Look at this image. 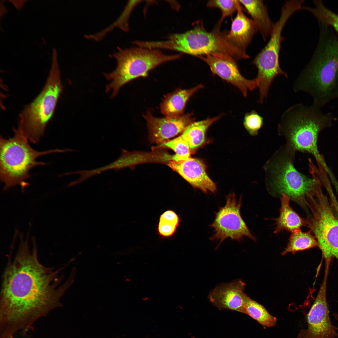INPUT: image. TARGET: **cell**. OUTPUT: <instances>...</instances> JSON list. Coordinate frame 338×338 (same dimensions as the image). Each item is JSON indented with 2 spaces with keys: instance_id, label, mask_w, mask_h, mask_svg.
Returning a JSON list of instances; mask_svg holds the SVG:
<instances>
[{
  "instance_id": "cell-8",
  "label": "cell",
  "mask_w": 338,
  "mask_h": 338,
  "mask_svg": "<svg viewBox=\"0 0 338 338\" xmlns=\"http://www.w3.org/2000/svg\"><path fill=\"white\" fill-rule=\"evenodd\" d=\"M111 55L117 62L115 69L104 75L110 82L106 86V92L112 91L111 98L115 96L120 88L131 80L140 77H146L149 72L166 62L181 58V54L166 55L158 49L136 46L122 49Z\"/></svg>"
},
{
  "instance_id": "cell-18",
  "label": "cell",
  "mask_w": 338,
  "mask_h": 338,
  "mask_svg": "<svg viewBox=\"0 0 338 338\" xmlns=\"http://www.w3.org/2000/svg\"><path fill=\"white\" fill-rule=\"evenodd\" d=\"M203 85L200 84L188 89H178L165 96L161 103V113L167 117H175L183 114L186 104L190 97Z\"/></svg>"
},
{
  "instance_id": "cell-6",
  "label": "cell",
  "mask_w": 338,
  "mask_h": 338,
  "mask_svg": "<svg viewBox=\"0 0 338 338\" xmlns=\"http://www.w3.org/2000/svg\"><path fill=\"white\" fill-rule=\"evenodd\" d=\"M295 151L285 144L275 152L264 165L267 183L274 190L286 195L302 207L306 197L314 191L319 181L299 172L294 166Z\"/></svg>"
},
{
  "instance_id": "cell-15",
  "label": "cell",
  "mask_w": 338,
  "mask_h": 338,
  "mask_svg": "<svg viewBox=\"0 0 338 338\" xmlns=\"http://www.w3.org/2000/svg\"><path fill=\"white\" fill-rule=\"evenodd\" d=\"M245 284L240 280L222 284L210 292L208 299L219 310H227L246 314L248 296L244 292Z\"/></svg>"
},
{
  "instance_id": "cell-27",
  "label": "cell",
  "mask_w": 338,
  "mask_h": 338,
  "mask_svg": "<svg viewBox=\"0 0 338 338\" xmlns=\"http://www.w3.org/2000/svg\"><path fill=\"white\" fill-rule=\"evenodd\" d=\"M238 3L239 1L236 0H211L207 2L206 5L208 8H217L221 10L222 15L219 22L221 24L225 18L237 12Z\"/></svg>"
},
{
  "instance_id": "cell-16",
  "label": "cell",
  "mask_w": 338,
  "mask_h": 338,
  "mask_svg": "<svg viewBox=\"0 0 338 338\" xmlns=\"http://www.w3.org/2000/svg\"><path fill=\"white\" fill-rule=\"evenodd\" d=\"M168 165L195 188L206 193H214L216 184L207 174L205 164L201 160L191 157L180 161H171Z\"/></svg>"
},
{
  "instance_id": "cell-13",
  "label": "cell",
  "mask_w": 338,
  "mask_h": 338,
  "mask_svg": "<svg viewBox=\"0 0 338 338\" xmlns=\"http://www.w3.org/2000/svg\"><path fill=\"white\" fill-rule=\"evenodd\" d=\"M204 61L213 74L236 87L246 97L248 90L253 91L258 87L256 78H245L241 74L235 59L221 53H215L197 57Z\"/></svg>"
},
{
  "instance_id": "cell-7",
  "label": "cell",
  "mask_w": 338,
  "mask_h": 338,
  "mask_svg": "<svg viewBox=\"0 0 338 338\" xmlns=\"http://www.w3.org/2000/svg\"><path fill=\"white\" fill-rule=\"evenodd\" d=\"M218 23L212 32L207 31L202 23L197 22L194 28L185 32L170 35L165 41H156L155 48L179 52L196 57L215 53L230 55L234 59H246L249 56L233 46L221 32Z\"/></svg>"
},
{
  "instance_id": "cell-17",
  "label": "cell",
  "mask_w": 338,
  "mask_h": 338,
  "mask_svg": "<svg viewBox=\"0 0 338 338\" xmlns=\"http://www.w3.org/2000/svg\"><path fill=\"white\" fill-rule=\"evenodd\" d=\"M242 8L239 1L236 16L230 30L225 33V35L226 39L233 46L246 53V49L258 31L253 20L244 14Z\"/></svg>"
},
{
  "instance_id": "cell-31",
  "label": "cell",
  "mask_w": 338,
  "mask_h": 338,
  "mask_svg": "<svg viewBox=\"0 0 338 338\" xmlns=\"http://www.w3.org/2000/svg\"><path fill=\"white\" fill-rule=\"evenodd\" d=\"M333 315L335 318L338 322V315L336 313H335L333 314ZM336 329L338 330V327H336Z\"/></svg>"
},
{
  "instance_id": "cell-1",
  "label": "cell",
  "mask_w": 338,
  "mask_h": 338,
  "mask_svg": "<svg viewBox=\"0 0 338 338\" xmlns=\"http://www.w3.org/2000/svg\"><path fill=\"white\" fill-rule=\"evenodd\" d=\"M21 238L13 260L3 276L0 301V338L27 331L39 318L62 306L60 299L71 284L62 283L61 269L46 267L39 262L35 241L32 251L28 240Z\"/></svg>"
},
{
  "instance_id": "cell-11",
  "label": "cell",
  "mask_w": 338,
  "mask_h": 338,
  "mask_svg": "<svg viewBox=\"0 0 338 338\" xmlns=\"http://www.w3.org/2000/svg\"><path fill=\"white\" fill-rule=\"evenodd\" d=\"M241 205L242 196L238 201L233 192L226 196L225 205L216 213L214 221L210 225L213 229L211 240L218 241L219 244L228 238L240 241L246 236L256 240L241 217Z\"/></svg>"
},
{
  "instance_id": "cell-22",
  "label": "cell",
  "mask_w": 338,
  "mask_h": 338,
  "mask_svg": "<svg viewBox=\"0 0 338 338\" xmlns=\"http://www.w3.org/2000/svg\"><path fill=\"white\" fill-rule=\"evenodd\" d=\"M317 246H318V242L310 231L302 232L300 229L292 233L289 243L281 254L284 255L289 253L294 254Z\"/></svg>"
},
{
  "instance_id": "cell-10",
  "label": "cell",
  "mask_w": 338,
  "mask_h": 338,
  "mask_svg": "<svg viewBox=\"0 0 338 338\" xmlns=\"http://www.w3.org/2000/svg\"><path fill=\"white\" fill-rule=\"evenodd\" d=\"M327 196L323 193L320 184L313 194L306 197V205L310 216L305 220V225L313 234L326 260L332 257L338 260V217L334 213Z\"/></svg>"
},
{
  "instance_id": "cell-2",
  "label": "cell",
  "mask_w": 338,
  "mask_h": 338,
  "mask_svg": "<svg viewBox=\"0 0 338 338\" xmlns=\"http://www.w3.org/2000/svg\"><path fill=\"white\" fill-rule=\"evenodd\" d=\"M319 23L317 47L295 80L293 89L308 94L313 103L321 108L338 98V34L330 26Z\"/></svg>"
},
{
  "instance_id": "cell-20",
  "label": "cell",
  "mask_w": 338,
  "mask_h": 338,
  "mask_svg": "<svg viewBox=\"0 0 338 338\" xmlns=\"http://www.w3.org/2000/svg\"><path fill=\"white\" fill-rule=\"evenodd\" d=\"M281 206L280 214L274 219L276 226L274 232L277 233L284 230L293 233L300 229L305 225V221L289 205V197L285 194H281L280 197Z\"/></svg>"
},
{
  "instance_id": "cell-26",
  "label": "cell",
  "mask_w": 338,
  "mask_h": 338,
  "mask_svg": "<svg viewBox=\"0 0 338 338\" xmlns=\"http://www.w3.org/2000/svg\"><path fill=\"white\" fill-rule=\"evenodd\" d=\"M159 146L171 149L175 152V154L173 156L172 160L180 161L191 157L192 153L189 146L181 135L172 140L162 143Z\"/></svg>"
},
{
  "instance_id": "cell-32",
  "label": "cell",
  "mask_w": 338,
  "mask_h": 338,
  "mask_svg": "<svg viewBox=\"0 0 338 338\" xmlns=\"http://www.w3.org/2000/svg\"><path fill=\"white\" fill-rule=\"evenodd\" d=\"M191 338H195L194 337L192 336V337H191Z\"/></svg>"
},
{
  "instance_id": "cell-28",
  "label": "cell",
  "mask_w": 338,
  "mask_h": 338,
  "mask_svg": "<svg viewBox=\"0 0 338 338\" xmlns=\"http://www.w3.org/2000/svg\"><path fill=\"white\" fill-rule=\"evenodd\" d=\"M263 123V118L254 110L247 113L244 117L243 124L244 127L253 136L258 134Z\"/></svg>"
},
{
  "instance_id": "cell-29",
  "label": "cell",
  "mask_w": 338,
  "mask_h": 338,
  "mask_svg": "<svg viewBox=\"0 0 338 338\" xmlns=\"http://www.w3.org/2000/svg\"><path fill=\"white\" fill-rule=\"evenodd\" d=\"M331 204L335 211L338 217V202L333 192L329 194Z\"/></svg>"
},
{
  "instance_id": "cell-23",
  "label": "cell",
  "mask_w": 338,
  "mask_h": 338,
  "mask_svg": "<svg viewBox=\"0 0 338 338\" xmlns=\"http://www.w3.org/2000/svg\"><path fill=\"white\" fill-rule=\"evenodd\" d=\"M314 7H304L302 9L311 13L317 18L318 23L331 27L338 34V14L326 7L322 1H313Z\"/></svg>"
},
{
  "instance_id": "cell-21",
  "label": "cell",
  "mask_w": 338,
  "mask_h": 338,
  "mask_svg": "<svg viewBox=\"0 0 338 338\" xmlns=\"http://www.w3.org/2000/svg\"><path fill=\"white\" fill-rule=\"evenodd\" d=\"M222 116L221 115L203 120L195 121L183 131L181 136L188 144L192 153L203 144L206 140V135L208 128Z\"/></svg>"
},
{
  "instance_id": "cell-14",
  "label": "cell",
  "mask_w": 338,
  "mask_h": 338,
  "mask_svg": "<svg viewBox=\"0 0 338 338\" xmlns=\"http://www.w3.org/2000/svg\"><path fill=\"white\" fill-rule=\"evenodd\" d=\"M143 116L146 121L150 141L159 145L182 133L195 120L192 112L175 117L157 118L148 111Z\"/></svg>"
},
{
  "instance_id": "cell-25",
  "label": "cell",
  "mask_w": 338,
  "mask_h": 338,
  "mask_svg": "<svg viewBox=\"0 0 338 338\" xmlns=\"http://www.w3.org/2000/svg\"><path fill=\"white\" fill-rule=\"evenodd\" d=\"M179 218L178 215L172 210H168L160 215L157 230L159 235L164 237L172 236L179 226Z\"/></svg>"
},
{
  "instance_id": "cell-24",
  "label": "cell",
  "mask_w": 338,
  "mask_h": 338,
  "mask_svg": "<svg viewBox=\"0 0 338 338\" xmlns=\"http://www.w3.org/2000/svg\"><path fill=\"white\" fill-rule=\"evenodd\" d=\"M246 315L256 320L264 327L275 325L276 317L271 315L265 308L248 296L246 302Z\"/></svg>"
},
{
  "instance_id": "cell-3",
  "label": "cell",
  "mask_w": 338,
  "mask_h": 338,
  "mask_svg": "<svg viewBox=\"0 0 338 338\" xmlns=\"http://www.w3.org/2000/svg\"><path fill=\"white\" fill-rule=\"evenodd\" d=\"M321 108L312 103L293 105L282 114L278 124L279 135L284 136L287 144L295 151L312 154L322 166L327 168L317 147L320 132L331 127L337 120L332 113H323Z\"/></svg>"
},
{
  "instance_id": "cell-30",
  "label": "cell",
  "mask_w": 338,
  "mask_h": 338,
  "mask_svg": "<svg viewBox=\"0 0 338 338\" xmlns=\"http://www.w3.org/2000/svg\"><path fill=\"white\" fill-rule=\"evenodd\" d=\"M24 1H22L20 3H17L16 1H10L12 2V3L14 5V6L18 5L17 6L15 7L16 8L18 9H21L22 8V7H23V6L25 3L24 2H24Z\"/></svg>"
},
{
  "instance_id": "cell-5",
  "label": "cell",
  "mask_w": 338,
  "mask_h": 338,
  "mask_svg": "<svg viewBox=\"0 0 338 338\" xmlns=\"http://www.w3.org/2000/svg\"><path fill=\"white\" fill-rule=\"evenodd\" d=\"M57 53H52V62L45 84L38 95L25 106L19 115L17 128L31 142H39L51 118L63 86Z\"/></svg>"
},
{
  "instance_id": "cell-9",
  "label": "cell",
  "mask_w": 338,
  "mask_h": 338,
  "mask_svg": "<svg viewBox=\"0 0 338 338\" xmlns=\"http://www.w3.org/2000/svg\"><path fill=\"white\" fill-rule=\"evenodd\" d=\"M303 0L286 1L283 6L280 18L275 23L269 39L265 46L255 57L252 63L257 69L256 77L258 81V103L262 104L268 97L269 89L274 79L279 75L288 77L281 68L279 54L284 40L282 33L284 27L292 15L301 9Z\"/></svg>"
},
{
  "instance_id": "cell-4",
  "label": "cell",
  "mask_w": 338,
  "mask_h": 338,
  "mask_svg": "<svg viewBox=\"0 0 338 338\" xmlns=\"http://www.w3.org/2000/svg\"><path fill=\"white\" fill-rule=\"evenodd\" d=\"M13 130L12 137L6 139L1 136L0 138V179L4 184V191L17 185L22 189L27 186L26 181L30 177L31 170L38 166L48 164L37 161L39 157L50 153L72 151L68 148L36 151L17 128Z\"/></svg>"
},
{
  "instance_id": "cell-19",
  "label": "cell",
  "mask_w": 338,
  "mask_h": 338,
  "mask_svg": "<svg viewBox=\"0 0 338 338\" xmlns=\"http://www.w3.org/2000/svg\"><path fill=\"white\" fill-rule=\"evenodd\" d=\"M252 18L258 31L266 41L270 37L275 23L273 22L268 14L267 6L261 0H239Z\"/></svg>"
},
{
  "instance_id": "cell-12",
  "label": "cell",
  "mask_w": 338,
  "mask_h": 338,
  "mask_svg": "<svg viewBox=\"0 0 338 338\" xmlns=\"http://www.w3.org/2000/svg\"><path fill=\"white\" fill-rule=\"evenodd\" d=\"M328 270L325 269L322 283L313 304L306 316L308 327L301 330L298 338H335L336 327L332 323L326 300Z\"/></svg>"
}]
</instances>
